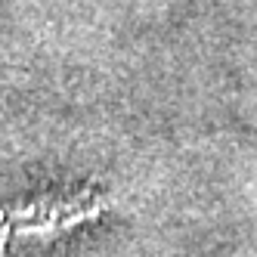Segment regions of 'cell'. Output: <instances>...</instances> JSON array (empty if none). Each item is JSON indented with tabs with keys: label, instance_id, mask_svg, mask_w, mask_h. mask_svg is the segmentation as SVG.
Wrapping results in <instances>:
<instances>
[{
	"label": "cell",
	"instance_id": "1",
	"mask_svg": "<svg viewBox=\"0 0 257 257\" xmlns=\"http://www.w3.org/2000/svg\"><path fill=\"white\" fill-rule=\"evenodd\" d=\"M105 205L96 201L90 192H81V195H71V198H59L47 205V201H34L31 208L25 211H16L7 217V229L13 235H34V232H50V229H65L71 223H78L84 217H93L99 214Z\"/></svg>",
	"mask_w": 257,
	"mask_h": 257
}]
</instances>
